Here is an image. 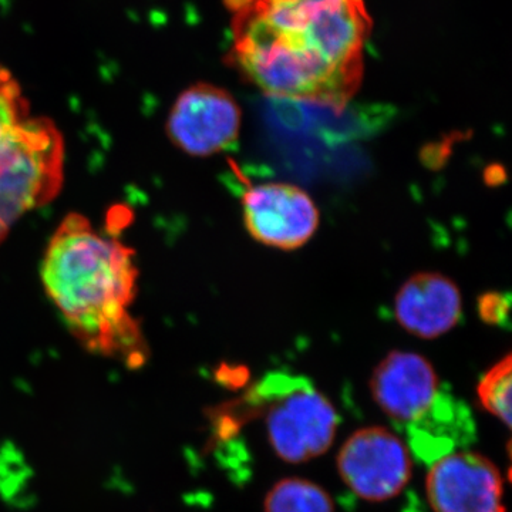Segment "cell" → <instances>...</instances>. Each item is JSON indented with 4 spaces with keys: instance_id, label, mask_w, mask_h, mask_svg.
<instances>
[{
    "instance_id": "1",
    "label": "cell",
    "mask_w": 512,
    "mask_h": 512,
    "mask_svg": "<svg viewBox=\"0 0 512 512\" xmlns=\"http://www.w3.org/2000/svg\"><path fill=\"white\" fill-rule=\"evenodd\" d=\"M229 60L274 99L342 113L363 79L372 20L363 0H227Z\"/></svg>"
},
{
    "instance_id": "2",
    "label": "cell",
    "mask_w": 512,
    "mask_h": 512,
    "mask_svg": "<svg viewBox=\"0 0 512 512\" xmlns=\"http://www.w3.org/2000/svg\"><path fill=\"white\" fill-rule=\"evenodd\" d=\"M134 252L79 214H70L50 239L43 285L74 338L92 353L130 367L144 365L148 348L130 313L137 295Z\"/></svg>"
},
{
    "instance_id": "3",
    "label": "cell",
    "mask_w": 512,
    "mask_h": 512,
    "mask_svg": "<svg viewBox=\"0 0 512 512\" xmlns=\"http://www.w3.org/2000/svg\"><path fill=\"white\" fill-rule=\"evenodd\" d=\"M63 138L46 119H26L0 141V239L63 183Z\"/></svg>"
},
{
    "instance_id": "4",
    "label": "cell",
    "mask_w": 512,
    "mask_h": 512,
    "mask_svg": "<svg viewBox=\"0 0 512 512\" xmlns=\"http://www.w3.org/2000/svg\"><path fill=\"white\" fill-rule=\"evenodd\" d=\"M255 394L265 400L269 441L286 463H306L332 446L338 413L306 377L271 373Z\"/></svg>"
},
{
    "instance_id": "5",
    "label": "cell",
    "mask_w": 512,
    "mask_h": 512,
    "mask_svg": "<svg viewBox=\"0 0 512 512\" xmlns=\"http://www.w3.org/2000/svg\"><path fill=\"white\" fill-rule=\"evenodd\" d=\"M338 470L357 497L382 503L397 497L412 480V453L393 431L366 427L340 448Z\"/></svg>"
},
{
    "instance_id": "6",
    "label": "cell",
    "mask_w": 512,
    "mask_h": 512,
    "mask_svg": "<svg viewBox=\"0 0 512 512\" xmlns=\"http://www.w3.org/2000/svg\"><path fill=\"white\" fill-rule=\"evenodd\" d=\"M242 114L220 87L198 83L175 100L167 121L171 143L192 157H210L238 143Z\"/></svg>"
},
{
    "instance_id": "7",
    "label": "cell",
    "mask_w": 512,
    "mask_h": 512,
    "mask_svg": "<svg viewBox=\"0 0 512 512\" xmlns=\"http://www.w3.org/2000/svg\"><path fill=\"white\" fill-rule=\"evenodd\" d=\"M245 227L255 241L266 247L301 248L319 227V211L308 192L296 185H255L242 197Z\"/></svg>"
},
{
    "instance_id": "8",
    "label": "cell",
    "mask_w": 512,
    "mask_h": 512,
    "mask_svg": "<svg viewBox=\"0 0 512 512\" xmlns=\"http://www.w3.org/2000/svg\"><path fill=\"white\" fill-rule=\"evenodd\" d=\"M426 491L434 512H507L500 470L474 451H451L433 461Z\"/></svg>"
},
{
    "instance_id": "9",
    "label": "cell",
    "mask_w": 512,
    "mask_h": 512,
    "mask_svg": "<svg viewBox=\"0 0 512 512\" xmlns=\"http://www.w3.org/2000/svg\"><path fill=\"white\" fill-rule=\"evenodd\" d=\"M377 406L397 423L413 426L441 402L439 376L426 357L392 352L377 365L370 379Z\"/></svg>"
},
{
    "instance_id": "10",
    "label": "cell",
    "mask_w": 512,
    "mask_h": 512,
    "mask_svg": "<svg viewBox=\"0 0 512 512\" xmlns=\"http://www.w3.org/2000/svg\"><path fill=\"white\" fill-rule=\"evenodd\" d=\"M461 312L460 289L450 278L436 272L412 276L394 299L397 322L421 339H436L450 332Z\"/></svg>"
},
{
    "instance_id": "11",
    "label": "cell",
    "mask_w": 512,
    "mask_h": 512,
    "mask_svg": "<svg viewBox=\"0 0 512 512\" xmlns=\"http://www.w3.org/2000/svg\"><path fill=\"white\" fill-rule=\"evenodd\" d=\"M265 512H335L332 497L303 478H285L266 494Z\"/></svg>"
},
{
    "instance_id": "12",
    "label": "cell",
    "mask_w": 512,
    "mask_h": 512,
    "mask_svg": "<svg viewBox=\"0 0 512 512\" xmlns=\"http://www.w3.org/2000/svg\"><path fill=\"white\" fill-rule=\"evenodd\" d=\"M512 360L507 355L500 362L495 363L477 386V396L481 406L488 413L493 414L505 426L511 427V389H512Z\"/></svg>"
},
{
    "instance_id": "13",
    "label": "cell",
    "mask_w": 512,
    "mask_h": 512,
    "mask_svg": "<svg viewBox=\"0 0 512 512\" xmlns=\"http://www.w3.org/2000/svg\"><path fill=\"white\" fill-rule=\"evenodd\" d=\"M28 119V110L23 101L18 83L6 70L0 69V141Z\"/></svg>"
},
{
    "instance_id": "14",
    "label": "cell",
    "mask_w": 512,
    "mask_h": 512,
    "mask_svg": "<svg viewBox=\"0 0 512 512\" xmlns=\"http://www.w3.org/2000/svg\"><path fill=\"white\" fill-rule=\"evenodd\" d=\"M478 315L488 325L508 326L510 296L500 292H488L478 298Z\"/></svg>"
}]
</instances>
